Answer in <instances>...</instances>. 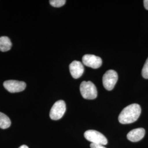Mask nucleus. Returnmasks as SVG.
<instances>
[{"label": "nucleus", "instance_id": "f8f14e48", "mask_svg": "<svg viewBox=\"0 0 148 148\" xmlns=\"http://www.w3.org/2000/svg\"><path fill=\"white\" fill-rule=\"evenodd\" d=\"M66 3L65 0H51L49 3L54 7H60L63 6Z\"/></svg>", "mask_w": 148, "mask_h": 148}, {"label": "nucleus", "instance_id": "7ed1b4c3", "mask_svg": "<svg viewBox=\"0 0 148 148\" xmlns=\"http://www.w3.org/2000/svg\"><path fill=\"white\" fill-rule=\"evenodd\" d=\"M85 138L93 144L106 145L108 144L106 138L101 133L95 130H88L84 133Z\"/></svg>", "mask_w": 148, "mask_h": 148}, {"label": "nucleus", "instance_id": "0eeeda50", "mask_svg": "<svg viewBox=\"0 0 148 148\" xmlns=\"http://www.w3.org/2000/svg\"><path fill=\"white\" fill-rule=\"evenodd\" d=\"M83 64L91 68L98 69L102 64L101 59L98 56L92 54H85L82 57Z\"/></svg>", "mask_w": 148, "mask_h": 148}, {"label": "nucleus", "instance_id": "dca6fc26", "mask_svg": "<svg viewBox=\"0 0 148 148\" xmlns=\"http://www.w3.org/2000/svg\"><path fill=\"white\" fill-rule=\"evenodd\" d=\"M19 148H28V147L26 145H21V146Z\"/></svg>", "mask_w": 148, "mask_h": 148}, {"label": "nucleus", "instance_id": "ddd939ff", "mask_svg": "<svg viewBox=\"0 0 148 148\" xmlns=\"http://www.w3.org/2000/svg\"><path fill=\"white\" fill-rule=\"evenodd\" d=\"M142 75L144 79H148V58L143 66L142 71Z\"/></svg>", "mask_w": 148, "mask_h": 148}, {"label": "nucleus", "instance_id": "6e6552de", "mask_svg": "<svg viewBox=\"0 0 148 148\" xmlns=\"http://www.w3.org/2000/svg\"><path fill=\"white\" fill-rule=\"evenodd\" d=\"M70 72L73 77L77 79L79 78L84 73V67L83 64L79 61H73L69 65Z\"/></svg>", "mask_w": 148, "mask_h": 148}, {"label": "nucleus", "instance_id": "20e7f679", "mask_svg": "<svg viewBox=\"0 0 148 148\" xmlns=\"http://www.w3.org/2000/svg\"><path fill=\"white\" fill-rule=\"evenodd\" d=\"M66 111V104L64 101L59 100L56 101L52 107L49 116L53 120H58L63 116Z\"/></svg>", "mask_w": 148, "mask_h": 148}, {"label": "nucleus", "instance_id": "423d86ee", "mask_svg": "<svg viewBox=\"0 0 148 148\" xmlns=\"http://www.w3.org/2000/svg\"><path fill=\"white\" fill-rule=\"evenodd\" d=\"M5 90L10 93H17L22 92L26 88L27 85L23 81L16 80H7L3 83Z\"/></svg>", "mask_w": 148, "mask_h": 148}, {"label": "nucleus", "instance_id": "9b49d317", "mask_svg": "<svg viewBox=\"0 0 148 148\" xmlns=\"http://www.w3.org/2000/svg\"><path fill=\"white\" fill-rule=\"evenodd\" d=\"M11 121L10 119L5 114L0 112V128L7 129L10 127Z\"/></svg>", "mask_w": 148, "mask_h": 148}, {"label": "nucleus", "instance_id": "4468645a", "mask_svg": "<svg viewBox=\"0 0 148 148\" xmlns=\"http://www.w3.org/2000/svg\"><path fill=\"white\" fill-rule=\"evenodd\" d=\"M90 148H106L104 147V145H102L101 144H93L91 143L90 145Z\"/></svg>", "mask_w": 148, "mask_h": 148}, {"label": "nucleus", "instance_id": "9d476101", "mask_svg": "<svg viewBox=\"0 0 148 148\" xmlns=\"http://www.w3.org/2000/svg\"><path fill=\"white\" fill-rule=\"evenodd\" d=\"M12 46V43L9 37L7 36L0 37V51L1 52H7L10 51Z\"/></svg>", "mask_w": 148, "mask_h": 148}, {"label": "nucleus", "instance_id": "2eb2a0df", "mask_svg": "<svg viewBox=\"0 0 148 148\" xmlns=\"http://www.w3.org/2000/svg\"><path fill=\"white\" fill-rule=\"evenodd\" d=\"M143 3H144V5L145 8L148 10V0H144L143 1Z\"/></svg>", "mask_w": 148, "mask_h": 148}, {"label": "nucleus", "instance_id": "39448f33", "mask_svg": "<svg viewBox=\"0 0 148 148\" xmlns=\"http://www.w3.org/2000/svg\"><path fill=\"white\" fill-rule=\"evenodd\" d=\"M118 75L115 70H110L106 72L103 77V84L106 90H111L116 84Z\"/></svg>", "mask_w": 148, "mask_h": 148}, {"label": "nucleus", "instance_id": "f257e3e1", "mask_svg": "<svg viewBox=\"0 0 148 148\" xmlns=\"http://www.w3.org/2000/svg\"><path fill=\"white\" fill-rule=\"evenodd\" d=\"M140 106L132 104L125 108L119 116V121L121 124H130L136 121L141 114Z\"/></svg>", "mask_w": 148, "mask_h": 148}, {"label": "nucleus", "instance_id": "1a4fd4ad", "mask_svg": "<svg viewBox=\"0 0 148 148\" xmlns=\"http://www.w3.org/2000/svg\"><path fill=\"white\" fill-rule=\"evenodd\" d=\"M145 131L143 128H138L132 130L127 134V139L132 142H137L143 139Z\"/></svg>", "mask_w": 148, "mask_h": 148}, {"label": "nucleus", "instance_id": "f03ea898", "mask_svg": "<svg viewBox=\"0 0 148 148\" xmlns=\"http://www.w3.org/2000/svg\"><path fill=\"white\" fill-rule=\"evenodd\" d=\"M80 92L82 97L86 99H95L98 95L95 85L91 81H83L80 85Z\"/></svg>", "mask_w": 148, "mask_h": 148}]
</instances>
